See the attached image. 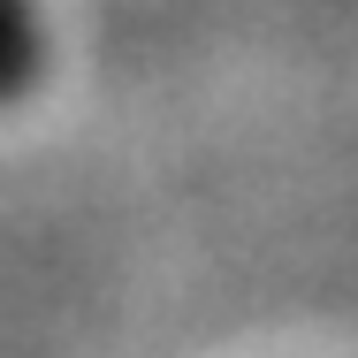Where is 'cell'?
<instances>
[{
	"mask_svg": "<svg viewBox=\"0 0 358 358\" xmlns=\"http://www.w3.org/2000/svg\"><path fill=\"white\" fill-rule=\"evenodd\" d=\"M46 76V23L38 0H0V107H15Z\"/></svg>",
	"mask_w": 358,
	"mask_h": 358,
	"instance_id": "obj_1",
	"label": "cell"
}]
</instances>
